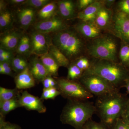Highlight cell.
Listing matches in <instances>:
<instances>
[{"label":"cell","mask_w":129,"mask_h":129,"mask_svg":"<svg viewBox=\"0 0 129 129\" xmlns=\"http://www.w3.org/2000/svg\"><path fill=\"white\" fill-rule=\"evenodd\" d=\"M128 99L119 91L97 97L95 104L96 113L108 129L112 128L121 117Z\"/></svg>","instance_id":"obj_1"},{"label":"cell","mask_w":129,"mask_h":129,"mask_svg":"<svg viewBox=\"0 0 129 129\" xmlns=\"http://www.w3.org/2000/svg\"><path fill=\"white\" fill-rule=\"evenodd\" d=\"M96 112L95 104L88 101L68 100L60 115L62 123L82 129Z\"/></svg>","instance_id":"obj_2"},{"label":"cell","mask_w":129,"mask_h":129,"mask_svg":"<svg viewBox=\"0 0 129 129\" xmlns=\"http://www.w3.org/2000/svg\"><path fill=\"white\" fill-rule=\"evenodd\" d=\"M86 72L100 76L119 89L124 87L125 81L129 78L127 68L120 63L107 60L96 59L91 62L89 69Z\"/></svg>","instance_id":"obj_3"},{"label":"cell","mask_w":129,"mask_h":129,"mask_svg":"<svg viewBox=\"0 0 129 129\" xmlns=\"http://www.w3.org/2000/svg\"><path fill=\"white\" fill-rule=\"evenodd\" d=\"M71 61L79 58L84 51L85 44L80 35L76 31L69 28L54 33L51 42Z\"/></svg>","instance_id":"obj_4"},{"label":"cell","mask_w":129,"mask_h":129,"mask_svg":"<svg viewBox=\"0 0 129 129\" xmlns=\"http://www.w3.org/2000/svg\"><path fill=\"white\" fill-rule=\"evenodd\" d=\"M90 55L96 59L117 62V46L115 40L108 36L94 39L87 47Z\"/></svg>","instance_id":"obj_5"},{"label":"cell","mask_w":129,"mask_h":129,"mask_svg":"<svg viewBox=\"0 0 129 129\" xmlns=\"http://www.w3.org/2000/svg\"><path fill=\"white\" fill-rule=\"evenodd\" d=\"M78 82L93 96L97 97L118 92L119 89L106 80L90 72H84Z\"/></svg>","instance_id":"obj_6"},{"label":"cell","mask_w":129,"mask_h":129,"mask_svg":"<svg viewBox=\"0 0 129 129\" xmlns=\"http://www.w3.org/2000/svg\"><path fill=\"white\" fill-rule=\"evenodd\" d=\"M56 80L61 95L68 100L88 101L94 97L78 81L63 78L57 79Z\"/></svg>","instance_id":"obj_7"},{"label":"cell","mask_w":129,"mask_h":129,"mask_svg":"<svg viewBox=\"0 0 129 129\" xmlns=\"http://www.w3.org/2000/svg\"><path fill=\"white\" fill-rule=\"evenodd\" d=\"M114 30L122 41L129 45V17L117 11L113 17Z\"/></svg>","instance_id":"obj_8"},{"label":"cell","mask_w":129,"mask_h":129,"mask_svg":"<svg viewBox=\"0 0 129 129\" xmlns=\"http://www.w3.org/2000/svg\"><path fill=\"white\" fill-rule=\"evenodd\" d=\"M68 28L64 21L57 17H53L50 19L42 21L37 23L34 27L36 31L44 34L56 33Z\"/></svg>","instance_id":"obj_9"},{"label":"cell","mask_w":129,"mask_h":129,"mask_svg":"<svg viewBox=\"0 0 129 129\" xmlns=\"http://www.w3.org/2000/svg\"><path fill=\"white\" fill-rule=\"evenodd\" d=\"M19 102L21 107L29 111H37L40 113L46 112L47 108L40 98L24 91L19 95Z\"/></svg>","instance_id":"obj_10"},{"label":"cell","mask_w":129,"mask_h":129,"mask_svg":"<svg viewBox=\"0 0 129 129\" xmlns=\"http://www.w3.org/2000/svg\"><path fill=\"white\" fill-rule=\"evenodd\" d=\"M31 53L41 56L48 52L49 45L44 34L35 31L30 38Z\"/></svg>","instance_id":"obj_11"},{"label":"cell","mask_w":129,"mask_h":129,"mask_svg":"<svg viewBox=\"0 0 129 129\" xmlns=\"http://www.w3.org/2000/svg\"><path fill=\"white\" fill-rule=\"evenodd\" d=\"M75 29L81 36L90 39L100 37L101 30L95 23L81 21L75 25Z\"/></svg>","instance_id":"obj_12"},{"label":"cell","mask_w":129,"mask_h":129,"mask_svg":"<svg viewBox=\"0 0 129 129\" xmlns=\"http://www.w3.org/2000/svg\"><path fill=\"white\" fill-rule=\"evenodd\" d=\"M104 6L102 1H96L85 9L79 12L77 18L83 22L95 23L98 12Z\"/></svg>","instance_id":"obj_13"},{"label":"cell","mask_w":129,"mask_h":129,"mask_svg":"<svg viewBox=\"0 0 129 129\" xmlns=\"http://www.w3.org/2000/svg\"><path fill=\"white\" fill-rule=\"evenodd\" d=\"M14 81L16 88L18 90L29 89L35 85V79L30 73L28 67L18 74Z\"/></svg>","instance_id":"obj_14"},{"label":"cell","mask_w":129,"mask_h":129,"mask_svg":"<svg viewBox=\"0 0 129 129\" xmlns=\"http://www.w3.org/2000/svg\"><path fill=\"white\" fill-rule=\"evenodd\" d=\"M29 69L36 80L42 81L47 76H51L40 58L35 57L29 64Z\"/></svg>","instance_id":"obj_15"},{"label":"cell","mask_w":129,"mask_h":129,"mask_svg":"<svg viewBox=\"0 0 129 129\" xmlns=\"http://www.w3.org/2000/svg\"><path fill=\"white\" fill-rule=\"evenodd\" d=\"M113 20V17L112 10L104 6L98 12L95 23L101 29H105L112 24Z\"/></svg>","instance_id":"obj_16"},{"label":"cell","mask_w":129,"mask_h":129,"mask_svg":"<svg viewBox=\"0 0 129 129\" xmlns=\"http://www.w3.org/2000/svg\"><path fill=\"white\" fill-rule=\"evenodd\" d=\"M21 37L20 35L16 32L6 34L1 37V48L8 50H13L17 47Z\"/></svg>","instance_id":"obj_17"},{"label":"cell","mask_w":129,"mask_h":129,"mask_svg":"<svg viewBox=\"0 0 129 129\" xmlns=\"http://www.w3.org/2000/svg\"><path fill=\"white\" fill-rule=\"evenodd\" d=\"M58 11L61 16L65 19H71L75 16L76 5L73 1L63 0L58 2Z\"/></svg>","instance_id":"obj_18"},{"label":"cell","mask_w":129,"mask_h":129,"mask_svg":"<svg viewBox=\"0 0 129 129\" xmlns=\"http://www.w3.org/2000/svg\"><path fill=\"white\" fill-rule=\"evenodd\" d=\"M40 60L51 76H57L60 66L49 53L40 56Z\"/></svg>","instance_id":"obj_19"},{"label":"cell","mask_w":129,"mask_h":129,"mask_svg":"<svg viewBox=\"0 0 129 129\" xmlns=\"http://www.w3.org/2000/svg\"><path fill=\"white\" fill-rule=\"evenodd\" d=\"M18 17L21 25L24 28L28 27L32 24L34 19V10L31 7L23 8L19 12Z\"/></svg>","instance_id":"obj_20"},{"label":"cell","mask_w":129,"mask_h":129,"mask_svg":"<svg viewBox=\"0 0 129 129\" xmlns=\"http://www.w3.org/2000/svg\"><path fill=\"white\" fill-rule=\"evenodd\" d=\"M20 94L10 100L0 102L1 116L5 117V116L10 112L18 108L21 107L19 102Z\"/></svg>","instance_id":"obj_21"},{"label":"cell","mask_w":129,"mask_h":129,"mask_svg":"<svg viewBox=\"0 0 129 129\" xmlns=\"http://www.w3.org/2000/svg\"><path fill=\"white\" fill-rule=\"evenodd\" d=\"M48 53L53 57L59 66L68 68L70 64L69 60L51 43H48Z\"/></svg>","instance_id":"obj_22"},{"label":"cell","mask_w":129,"mask_h":129,"mask_svg":"<svg viewBox=\"0 0 129 129\" xmlns=\"http://www.w3.org/2000/svg\"><path fill=\"white\" fill-rule=\"evenodd\" d=\"M57 6L54 2H50L42 8L38 12V16L42 21L52 18L55 13Z\"/></svg>","instance_id":"obj_23"},{"label":"cell","mask_w":129,"mask_h":129,"mask_svg":"<svg viewBox=\"0 0 129 129\" xmlns=\"http://www.w3.org/2000/svg\"><path fill=\"white\" fill-rule=\"evenodd\" d=\"M11 64L13 71L17 74L23 71L29 66L27 60L24 58L19 56L13 57Z\"/></svg>","instance_id":"obj_24"},{"label":"cell","mask_w":129,"mask_h":129,"mask_svg":"<svg viewBox=\"0 0 129 129\" xmlns=\"http://www.w3.org/2000/svg\"><path fill=\"white\" fill-rule=\"evenodd\" d=\"M84 72L80 69L73 62L68 67V74L67 79L73 81H78L83 75Z\"/></svg>","instance_id":"obj_25"},{"label":"cell","mask_w":129,"mask_h":129,"mask_svg":"<svg viewBox=\"0 0 129 129\" xmlns=\"http://www.w3.org/2000/svg\"><path fill=\"white\" fill-rule=\"evenodd\" d=\"M119 56L120 63L129 69V45L122 41Z\"/></svg>","instance_id":"obj_26"},{"label":"cell","mask_w":129,"mask_h":129,"mask_svg":"<svg viewBox=\"0 0 129 129\" xmlns=\"http://www.w3.org/2000/svg\"><path fill=\"white\" fill-rule=\"evenodd\" d=\"M17 88L9 89L0 87V102L10 100L20 94L19 91Z\"/></svg>","instance_id":"obj_27"},{"label":"cell","mask_w":129,"mask_h":129,"mask_svg":"<svg viewBox=\"0 0 129 129\" xmlns=\"http://www.w3.org/2000/svg\"><path fill=\"white\" fill-rule=\"evenodd\" d=\"M60 95L61 92L57 88H44L40 98L42 100L54 99Z\"/></svg>","instance_id":"obj_28"},{"label":"cell","mask_w":129,"mask_h":129,"mask_svg":"<svg viewBox=\"0 0 129 129\" xmlns=\"http://www.w3.org/2000/svg\"><path fill=\"white\" fill-rule=\"evenodd\" d=\"M12 20L11 13L7 10H5L1 13L0 27L2 28L8 27L11 25Z\"/></svg>","instance_id":"obj_29"},{"label":"cell","mask_w":129,"mask_h":129,"mask_svg":"<svg viewBox=\"0 0 129 129\" xmlns=\"http://www.w3.org/2000/svg\"><path fill=\"white\" fill-rule=\"evenodd\" d=\"M73 62L76 64L80 69L84 72L89 69L91 62H90L87 58L81 57Z\"/></svg>","instance_id":"obj_30"},{"label":"cell","mask_w":129,"mask_h":129,"mask_svg":"<svg viewBox=\"0 0 129 129\" xmlns=\"http://www.w3.org/2000/svg\"><path fill=\"white\" fill-rule=\"evenodd\" d=\"M117 11L126 14L129 17V0L119 1L117 5Z\"/></svg>","instance_id":"obj_31"},{"label":"cell","mask_w":129,"mask_h":129,"mask_svg":"<svg viewBox=\"0 0 129 129\" xmlns=\"http://www.w3.org/2000/svg\"><path fill=\"white\" fill-rule=\"evenodd\" d=\"M82 129H108L102 122H97L91 119L85 124Z\"/></svg>","instance_id":"obj_32"},{"label":"cell","mask_w":129,"mask_h":129,"mask_svg":"<svg viewBox=\"0 0 129 129\" xmlns=\"http://www.w3.org/2000/svg\"><path fill=\"white\" fill-rule=\"evenodd\" d=\"M111 129H129V122L121 117L118 119Z\"/></svg>","instance_id":"obj_33"},{"label":"cell","mask_w":129,"mask_h":129,"mask_svg":"<svg viewBox=\"0 0 129 129\" xmlns=\"http://www.w3.org/2000/svg\"><path fill=\"white\" fill-rule=\"evenodd\" d=\"M50 2L49 0H28L25 2V4L30 7L39 8L43 7Z\"/></svg>","instance_id":"obj_34"},{"label":"cell","mask_w":129,"mask_h":129,"mask_svg":"<svg viewBox=\"0 0 129 129\" xmlns=\"http://www.w3.org/2000/svg\"><path fill=\"white\" fill-rule=\"evenodd\" d=\"M0 129H21V128L18 125L6 122L5 117L0 116Z\"/></svg>","instance_id":"obj_35"},{"label":"cell","mask_w":129,"mask_h":129,"mask_svg":"<svg viewBox=\"0 0 129 129\" xmlns=\"http://www.w3.org/2000/svg\"><path fill=\"white\" fill-rule=\"evenodd\" d=\"M0 66H2L4 69L2 74L12 76L13 70L12 68L11 62H0Z\"/></svg>","instance_id":"obj_36"},{"label":"cell","mask_w":129,"mask_h":129,"mask_svg":"<svg viewBox=\"0 0 129 129\" xmlns=\"http://www.w3.org/2000/svg\"><path fill=\"white\" fill-rule=\"evenodd\" d=\"M95 1L96 0H79L77 4L78 8L80 11L88 7Z\"/></svg>","instance_id":"obj_37"},{"label":"cell","mask_w":129,"mask_h":129,"mask_svg":"<svg viewBox=\"0 0 129 129\" xmlns=\"http://www.w3.org/2000/svg\"><path fill=\"white\" fill-rule=\"evenodd\" d=\"M17 51L20 54H24L28 52L22 36L17 47Z\"/></svg>","instance_id":"obj_38"},{"label":"cell","mask_w":129,"mask_h":129,"mask_svg":"<svg viewBox=\"0 0 129 129\" xmlns=\"http://www.w3.org/2000/svg\"><path fill=\"white\" fill-rule=\"evenodd\" d=\"M121 117L126 119L129 122V99L127 100Z\"/></svg>","instance_id":"obj_39"},{"label":"cell","mask_w":129,"mask_h":129,"mask_svg":"<svg viewBox=\"0 0 129 129\" xmlns=\"http://www.w3.org/2000/svg\"><path fill=\"white\" fill-rule=\"evenodd\" d=\"M104 6L106 7L109 9H110V8L113 6L115 3V1L113 0H107V1H102Z\"/></svg>","instance_id":"obj_40"},{"label":"cell","mask_w":129,"mask_h":129,"mask_svg":"<svg viewBox=\"0 0 129 129\" xmlns=\"http://www.w3.org/2000/svg\"><path fill=\"white\" fill-rule=\"evenodd\" d=\"M26 1H24V0H11L10 1V2L11 3L13 4H21L25 2Z\"/></svg>","instance_id":"obj_41"},{"label":"cell","mask_w":129,"mask_h":129,"mask_svg":"<svg viewBox=\"0 0 129 129\" xmlns=\"http://www.w3.org/2000/svg\"><path fill=\"white\" fill-rule=\"evenodd\" d=\"M124 87H125L126 88L127 92L129 93V78H128L125 81Z\"/></svg>","instance_id":"obj_42"},{"label":"cell","mask_w":129,"mask_h":129,"mask_svg":"<svg viewBox=\"0 0 129 129\" xmlns=\"http://www.w3.org/2000/svg\"></svg>","instance_id":"obj_43"}]
</instances>
